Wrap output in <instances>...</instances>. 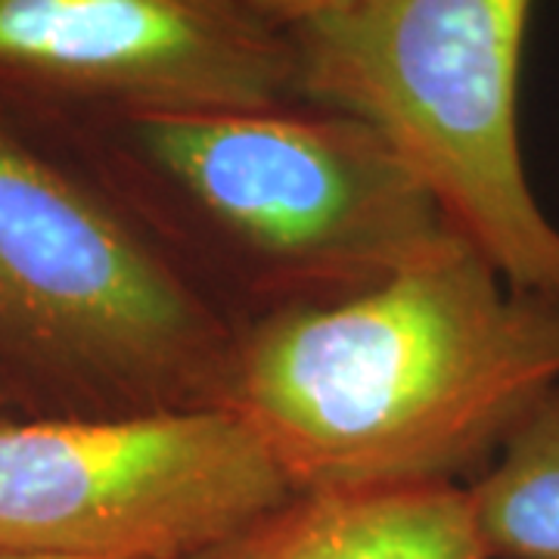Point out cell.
<instances>
[{
	"label": "cell",
	"mask_w": 559,
	"mask_h": 559,
	"mask_svg": "<svg viewBox=\"0 0 559 559\" xmlns=\"http://www.w3.org/2000/svg\"><path fill=\"white\" fill-rule=\"evenodd\" d=\"M559 385V301L473 242L323 308L242 326L227 407L299 498L457 481Z\"/></svg>",
	"instance_id": "obj_1"
},
{
	"label": "cell",
	"mask_w": 559,
	"mask_h": 559,
	"mask_svg": "<svg viewBox=\"0 0 559 559\" xmlns=\"http://www.w3.org/2000/svg\"><path fill=\"white\" fill-rule=\"evenodd\" d=\"M40 124L240 330L360 296L460 240L385 138L345 112L286 106Z\"/></svg>",
	"instance_id": "obj_2"
},
{
	"label": "cell",
	"mask_w": 559,
	"mask_h": 559,
	"mask_svg": "<svg viewBox=\"0 0 559 559\" xmlns=\"http://www.w3.org/2000/svg\"><path fill=\"white\" fill-rule=\"evenodd\" d=\"M240 333L57 131L0 103V380L22 419L227 407Z\"/></svg>",
	"instance_id": "obj_3"
},
{
	"label": "cell",
	"mask_w": 559,
	"mask_h": 559,
	"mask_svg": "<svg viewBox=\"0 0 559 559\" xmlns=\"http://www.w3.org/2000/svg\"><path fill=\"white\" fill-rule=\"evenodd\" d=\"M532 0H355L289 28L301 100L370 124L513 289L559 301L520 143Z\"/></svg>",
	"instance_id": "obj_4"
},
{
	"label": "cell",
	"mask_w": 559,
	"mask_h": 559,
	"mask_svg": "<svg viewBox=\"0 0 559 559\" xmlns=\"http://www.w3.org/2000/svg\"><path fill=\"white\" fill-rule=\"evenodd\" d=\"M296 500L234 407L0 423V550L193 559Z\"/></svg>",
	"instance_id": "obj_5"
},
{
	"label": "cell",
	"mask_w": 559,
	"mask_h": 559,
	"mask_svg": "<svg viewBox=\"0 0 559 559\" xmlns=\"http://www.w3.org/2000/svg\"><path fill=\"white\" fill-rule=\"evenodd\" d=\"M0 103L40 121L286 109V28L242 0H0Z\"/></svg>",
	"instance_id": "obj_6"
},
{
	"label": "cell",
	"mask_w": 559,
	"mask_h": 559,
	"mask_svg": "<svg viewBox=\"0 0 559 559\" xmlns=\"http://www.w3.org/2000/svg\"><path fill=\"white\" fill-rule=\"evenodd\" d=\"M267 559H488L466 485H399L299 498Z\"/></svg>",
	"instance_id": "obj_7"
},
{
	"label": "cell",
	"mask_w": 559,
	"mask_h": 559,
	"mask_svg": "<svg viewBox=\"0 0 559 559\" xmlns=\"http://www.w3.org/2000/svg\"><path fill=\"white\" fill-rule=\"evenodd\" d=\"M466 498L488 559H559V385L522 414Z\"/></svg>",
	"instance_id": "obj_8"
},
{
	"label": "cell",
	"mask_w": 559,
	"mask_h": 559,
	"mask_svg": "<svg viewBox=\"0 0 559 559\" xmlns=\"http://www.w3.org/2000/svg\"><path fill=\"white\" fill-rule=\"evenodd\" d=\"M252 13H259L261 20H267L277 28H296L305 22L320 20L326 13H336L342 7L355 3V0H242Z\"/></svg>",
	"instance_id": "obj_9"
},
{
	"label": "cell",
	"mask_w": 559,
	"mask_h": 559,
	"mask_svg": "<svg viewBox=\"0 0 559 559\" xmlns=\"http://www.w3.org/2000/svg\"><path fill=\"white\" fill-rule=\"evenodd\" d=\"M293 510V507H289ZM286 510V513H289ZM286 513H280L277 520L264 522L259 528H252L249 535H242L237 540H227V544H221L215 550H205L200 557L193 559H267L271 554V547H274V540L280 535V525L286 520Z\"/></svg>",
	"instance_id": "obj_10"
},
{
	"label": "cell",
	"mask_w": 559,
	"mask_h": 559,
	"mask_svg": "<svg viewBox=\"0 0 559 559\" xmlns=\"http://www.w3.org/2000/svg\"><path fill=\"white\" fill-rule=\"evenodd\" d=\"M10 419H22L20 407H16V401L13 395L7 392V385L0 380V423H10Z\"/></svg>",
	"instance_id": "obj_11"
},
{
	"label": "cell",
	"mask_w": 559,
	"mask_h": 559,
	"mask_svg": "<svg viewBox=\"0 0 559 559\" xmlns=\"http://www.w3.org/2000/svg\"><path fill=\"white\" fill-rule=\"evenodd\" d=\"M0 559H66V557H40V554H20V550H0Z\"/></svg>",
	"instance_id": "obj_12"
}]
</instances>
